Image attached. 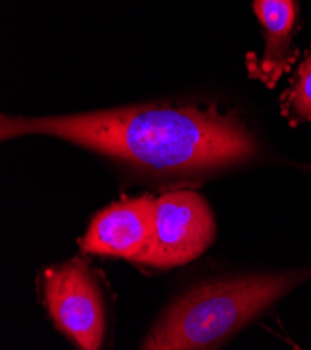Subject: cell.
I'll return each instance as SVG.
<instances>
[{"label":"cell","mask_w":311,"mask_h":350,"mask_svg":"<svg viewBox=\"0 0 311 350\" xmlns=\"http://www.w3.org/2000/svg\"><path fill=\"white\" fill-rule=\"evenodd\" d=\"M155 198H129L100 211L81 240L88 254L137 261L147 249L154 232Z\"/></svg>","instance_id":"obj_5"},{"label":"cell","mask_w":311,"mask_h":350,"mask_svg":"<svg viewBox=\"0 0 311 350\" xmlns=\"http://www.w3.org/2000/svg\"><path fill=\"white\" fill-rule=\"evenodd\" d=\"M44 292L56 327L80 349L96 350L105 336V310L87 264L75 258L49 268Z\"/></svg>","instance_id":"obj_4"},{"label":"cell","mask_w":311,"mask_h":350,"mask_svg":"<svg viewBox=\"0 0 311 350\" xmlns=\"http://www.w3.org/2000/svg\"><path fill=\"white\" fill-rule=\"evenodd\" d=\"M215 237L205 200L191 190L169 191L155 201L154 232L138 262L155 268L185 265L201 256Z\"/></svg>","instance_id":"obj_3"},{"label":"cell","mask_w":311,"mask_h":350,"mask_svg":"<svg viewBox=\"0 0 311 350\" xmlns=\"http://www.w3.org/2000/svg\"><path fill=\"white\" fill-rule=\"evenodd\" d=\"M42 134L159 173H195L250 158L252 135L232 115L194 105H140L67 116L2 115V139Z\"/></svg>","instance_id":"obj_1"},{"label":"cell","mask_w":311,"mask_h":350,"mask_svg":"<svg viewBox=\"0 0 311 350\" xmlns=\"http://www.w3.org/2000/svg\"><path fill=\"white\" fill-rule=\"evenodd\" d=\"M310 276L311 271L267 273L201 285L167 308L143 349L215 347Z\"/></svg>","instance_id":"obj_2"},{"label":"cell","mask_w":311,"mask_h":350,"mask_svg":"<svg viewBox=\"0 0 311 350\" xmlns=\"http://www.w3.org/2000/svg\"><path fill=\"white\" fill-rule=\"evenodd\" d=\"M254 13L265 29V51L254 66V76L273 87L295 59L290 49L296 21L295 0H254Z\"/></svg>","instance_id":"obj_6"},{"label":"cell","mask_w":311,"mask_h":350,"mask_svg":"<svg viewBox=\"0 0 311 350\" xmlns=\"http://www.w3.org/2000/svg\"><path fill=\"white\" fill-rule=\"evenodd\" d=\"M286 112L297 120L311 119V52L301 63L296 81L286 95Z\"/></svg>","instance_id":"obj_7"}]
</instances>
